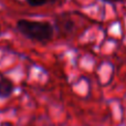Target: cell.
I'll list each match as a JSON object with an SVG mask.
<instances>
[{
	"mask_svg": "<svg viewBox=\"0 0 126 126\" xmlns=\"http://www.w3.org/2000/svg\"><path fill=\"white\" fill-rule=\"evenodd\" d=\"M16 29L27 39L42 43L50 41L54 34V27L47 21H32L21 19L17 22Z\"/></svg>",
	"mask_w": 126,
	"mask_h": 126,
	"instance_id": "cell-1",
	"label": "cell"
},
{
	"mask_svg": "<svg viewBox=\"0 0 126 126\" xmlns=\"http://www.w3.org/2000/svg\"><path fill=\"white\" fill-rule=\"evenodd\" d=\"M55 27L62 34H69L75 29V23L71 18L61 15L55 19Z\"/></svg>",
	"mask_w": 126,
	"mask_h": 126,
	"instance_id": "cell-2",
	"label": "cell"
},
{
	"mask_svg": "<svg viewBox=\"0 0 126 126\" xmlns=\"http://www.w3.org/2000/svg\"><path fill=\"white\" fill-rule=\"evenodd\" d=\"M15 91L12 81L8 78H0V98H8Z\"/></svg>",
	"mask_w": 126,
	"mask_h": 126,
	"instance_id": "cell-3",
	"label": "cell"
},
{
	"mask_svg": "<svg viewBox=\"0 0 126 126\" xmlns=\"http://www.w3.org/2000/svg\"><path fill=\"white\" fill-rule=\"evenodd\" d=\"M26 2L31 7H41L50 2V0H26Z\"/></svg>",
	"mask_w": 126,
	"mask_h": 126,
	"instance_id": "cell-4",
	"label": "cell"
},
{
	"mask_svg": "<svg viewBox=\"0 0 126 126\" xmlns=\"http://www.w3.org/2000/svg\"><path fill=\"white\" fill-rule=\"evenodd\" d=\"M103 2H106V3H118V2H122L124 0H101Z\"/></svg>",
	"mask_w": 126,
	"mask_h": 126,
	"instance_id": "cell-5",
	"label": "cell"
},
{
	"mask_svg": "<svg viewBox=\"0 0 126 126\" xmlns=\"http://www.w3.org/2000/svg\"><path fill=\"white\" fill-rule=\"evenodd\" d=\"M55 1H57V0H50V2H51V3H53V2H55Z\"/></svg>",
	"mask_w": 126,
	"mask_h": 126,
	"instance_id": "cell-6",
	"label": "cell"
}]
</instances>
